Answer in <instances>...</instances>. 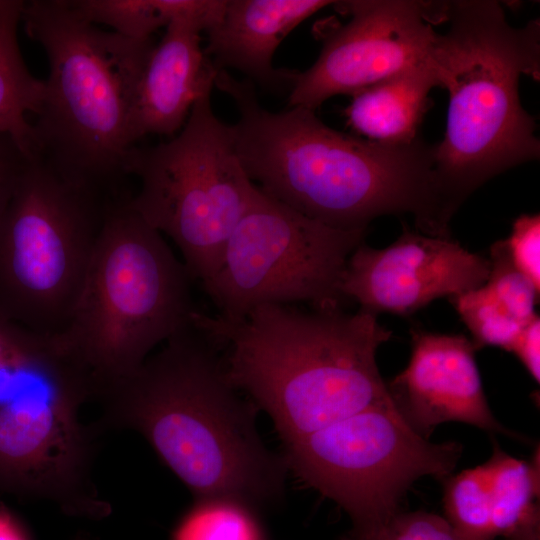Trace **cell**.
I'll return each mask as SVG.
<instances>
[{
    "mask_svg": "<svg viewBox=\"0 0 540 540\" xmlns=\"http://www.w3.org/2000/svg\"><path fill=\"white\" fill-rule=\"evenodd\" d=\"M445 519L458 540H495L485 463L442 480Z\"/></svg>",
    "mask_w": 540,
    "mask_h": 540,
    "instance_id": "obj_22",
    "label": "cell"
},
{
    "mask_svg": "<svg viewBox=\"0 0 540 540\" xmlns=\"http://www.w3.org/2000/svg\"><path fill=\"white\" fill-rule=\"evenodd\" d=\"M411 336L408 365L386 385L396 411L416 434L429 439L440 424L461 422L519 438L489 407L472 340L419 329Z\"/></svg>",
    "mask_w": 540,
    "mask_h": 540,
    "instance_id": "obj_13",
    "label": "cell"
},
{
    "mask_svg": "<svg viewBox=\"0 0 540 540\" xmlns=\"http://www.w3.org/2000/svg\"><path fill=\"white\" fill-rule=\"evenodd\" d=\"M0 540H30L20 522L0 505Z\"/></svg>",
    "mask_w": 540,
    "mask_h": 540,
    "instance_id": "obj_29",
    "label": "cell"
},
{
    "mask_svg": "<svg viewBox=\"0 0 540 540\" xmlns=\"http://www.w3.org/2000/svg\"><path fill=\"white\" fill-rule=\"evenodd\" d=\"M77 540H85V539H77Z\"/></svg>",
    "mask_w": 540,
    "mask_h": 540,
    "instance_id": "obj_30",
    "label": "cell"
},
{
    "mask_svg": "<svg viewBox=\"0 0 540 540\" xmlns=\"http://www.w3.org/2000/svg\"><path fill=\"white\" fill-rule=\"evenodd\" d=\"M201 32L193 20H174L153 45L134 94V144L147 135H176L195 102L212 91L218 70L201 47Z\"/></svg>",
    "mask_w": 540,
    "mask_h": 540,
    "instance_id": "obj_14",
    "label": "cell"
},
{
    "mask_svg": "<svg viewBox=\"0 0 540 540\" xmlns=\"http://www.w3.org/2000/svg\"><path fill=\"white\" fill-rule=\"evenodd\" d=\"M510 352L515 354L530 376L540 379V318L538 314L521 331Z\"/></svg>",
    "mask_w": 540,
    "mask_h": 540,
    "instance_id": "obj_28",
    "label": "cell"
},
{
    "mask_svg": "<svg viewBox=\"0 0 540 540\" xmlns=\"http://www.w3.org/2000/svg\"><path fill=\"white\" fill-rule=\"evenodd\" d=\"M489 261L484 286L516 320L527 325L537 315L539 290L513 265L504 240L491 246Z\"/></svg>",
    "mask_w": 540,
    "mask_h": 540,
    "instance_id": "obj_24",
    "label": "cell"
},
{
    "mask_svg": "<svg viewBox=\"0 0 540 540\" xmlns=\"http://www.w3.org/2000/svg\"><path fill=\"white\" fill-rule=\"evenodd\" d=\"M73 11L94 25L138 41L150 40L159 28L178 19L204 22L211 10L209 0H69Z\"/></svg>",
    "mask_w": 540,
    "mask_h": 540,
    "instance_id": "obj_20",
    "label": "cell"
},
{
    "mask_svg": "<svg viewBox=\"0 0 540 540\" xmlns=\"http://www.w3.org/2000/svg\"><path fill=\"white\" fill-rule=\"evenodd\" d=\"M437 86L429 58L353 94L344 115L369 140L410 144L419 138V127L431 106L429 91Z\"/></svg>",
    "mask_w": 540,
    "mask_h": 540,
    "instance_id": "obj_16",
    "label": "cell"
},
{
    "mask_svg": "<svg viewBox=\"0 0 540 540\" xmlns=\"http://www.w3.org/2000/svg\"><path fill=\"white\" fill-rule=\"evenodd\" d=\"M32 156L0 219V315L54 337L67 326L113 202Z\"/></svg>",
    "mask_w": 540,
    "mask_h": 540,
    "instance_id": "obj_7",
    "label": "cell"
},
{
    "mask_svg": "<svg viewBox=\"0 0 540 540\" xmlns=\"http://www.w3.org/2000/svg\"><path fill=\"white\" fill-rule=\"evenodd\" d=\"M30 158L11 136L0 134V219Z\"/></svg>",
    "mask_w": 540,
    "mask_h": 540,
    "instance_id": "obj_27",
    "label": "cell"
},
{
    "mask_svg": "<svg viewBox=\"0 0 540 540\" xmlns=\"http://www.w3.org/2000/svg\"><path fill=\"white\" fill-rule=\"evenodd\" d=\"M449 29L437 34L430 63L448 91L446 131L434 145L435 170L457 210L483 183L538 159L536 122L521 105L522 75L539 78L540 22L514 28L498 1H447Z\"/></svg>",
    "mask_w": 540,
    "mask_h": 540,
    "instance_id": "obj_4",
    "label": "cell"
},
{
    "mask_svg": "<svg viewBox=\"0 0 540 540\" xmlns=\"http://www.w3.org/2000/svg\"><path fill=\"white\" fill-rule=\"evenodd\" d=\"M284 446L287 468L342 507L353 526L400 510L416 480H444L463 452L456 441L433 443L416 434L393 404L367 409Z\"/></svg>",
    "mask_w": 540,
    "mask_h": 540,
    "instance_id": "obj_10",
    "label": "cell"
},
{
    "mask_svg": "<svg viewBox=\"0 0 540 540\" xmlns=\"http://www.w3.org/2000/svg\"><path fill=\"white\" fill-rule=\"evenodd\" d=\"M112 204L66 328L54 338L89 377L95 399L191 322L190 277L130 205Z\"/></svg>",
    "mask_w": 540,
    "mask_h": 540,
    "instance_id": "obj_6",
    "label": "cell"
},
{
    "mask_svg": "<svg viewBox=\"0 0 540 540\" xmlns=\"http://www.w3.org/2000/svg\"><path fill=\"white\" fill-rule=\"evenodd\" d=\"M172 540H267L257 510L227 498H200L182 516Z\"/></svg>",
    "mask_w": 540,
    "mask_h": 540,
    "instance_id": "obj_21",
    "label": "cell"
},
{
    "mask_svg": "<svg viewBox=\"0 0 540 540\" xmlns=\"http://www.w3.org/2000/svg\"><path fill=\"white\" fill-rule=\"evenodd\" d=\"M366 230L328 226L255 185L216 271L201 284L218 316L227 319L263 304L341 307L342 275Z\"/></svg>",
    "mask_w": 540,
    "mask_h": 540,
    "instance_id": "obj_9",
    "label": "cell"
},
{
    "mask_svg": "<svg viewBox=\"0 0 540 540\" xmlns=\"http://www.w3.org/2000/svg\"><path fill=\"white\" fill-rule=\"evenodd\" d=\"M22 21L49 64L31 123L32 156L74 183L109 195L124 193L125 159L135 145L134 94L152 39L100 29L67 0L25 1Z\"/></svg>",
    "mask_w": 540,
    "mask_h": 540,
    "instance_id": "obj_5",
    "label": "cell"
},
{
    "mask_svg": "<svg viewBox=\"0 0 540 540\" xmlns=\"http://www.w3.org/2000/svg\"><path fill=\"white\" fill-rule=\"evenodd\" d=\"M450 301L470 331L477 350L485 346H496L510 352L526 327L494 298L484 284L450 297Z\"/></svg>",
    "mask_w": 540,
    "mask_h": 540,
    "instance_id": "obj_23",
    "label": "cell"
},
{
    "mask_svg": "<svg viewBox=\"0 0 540 540\" xmlns=\"http://www.w3.org/2000/svg\"><path fill=\"white\" fill-rule=\"evenodd\" d=\"M513 265L539 290L540 288V216H519L504 240Z\"/></svg>",
    "mask_w": 540,
    "mask_h": 540,
    "instance_id": "obj_26",
    "label": "cell"
},
{
    "mask_svg": "<svg viewBox=\"0 0 540 540\" xmlns=\"http://www.w3.org/2000/svg\"><path fill=\"white\" fill-rule=\"evenodd\" d=\"M218 345L190 324L98 398L99 430L140 433L196 499L227 498L257 511L284 494V457L258 435L257 407L230 383Z\"/></svg>",
    "mask_w": 540,
    "mask_h": 540,
    "instance_id": "obj_2",
    "label": "cell"
},
{
    "mask_svg": "<svg viewBox=\"0 0 540 540\" xmlns=\"http://www.w3.org/2000/svg\"><path fill=\"white\" fill-rule=\"evenodd\" d=\"M334 2L226 0L222 17L206 32L204 51L217 70L232 68L264 86L290 88L295 71L273 67L276 49L300 23Z\"/></svg>",
    "mask_w": 540,
    "mask_h": 540,
    "instance_id": "obj_15",
    "label": "cell"
},
{
    "mask_svg": "<svg viewBox=\"0 0 540 540\" xmlns=\"http://www.w3.org/2000/svg\"><path fill=\"white\" fill-rule=\"evenodd\" d=\"M342 540H458L444 517L398 510L383 520L353 526Z\"/></svg>",
    "mask_w": 540,
    "mask_h": 540,
    "instance_id": "obj_25",
    "label": "cell"
},
{
    "mask_svg": "<svg viewBox=\"0 0 540 540\" xmlns=\"http://www.w3.org/2000/svg\"><path fill=\"white\" fill-rule=\"evenodd\" d=\"M191 320L227 349L230 383L271 417L284 445L393 404L376 361L392 332L372 313L263 304L237 319L196 309Z\"/></svg>",
    "mask_w": 540,
    "mask_h": 540,
    "instance_id": "obj_3",
    "label": "cell"
},
{
    "mask_svg": "<svg viewBox=\"0 0 540 540\" xmlns=\"http://www.w3.org/2000/svg\"><path fill=\"white\" fill-rule=\"evenodd\" d=\"M333 6L350 20L322 33L314 64L295 71L289 107L316 110L329 98L358 91L429 60L445 22L446 1L356 0Z\"/></svg>",
    "mask_w": 540,
    "mask_h": 540,
    "instance_id": "obj_11",
    "label": "cell"
},
{
    "mask_svg": "<svg viewBox=\"0 0 540 540\" xmlns=\"http://www.w3.org/2000/svg\"><path fill=\"white\" fill-rule=\"evenodd\" d=\"M75 367L55 338L0 315V402L59 379Z\"/></svg>",
    "mask_w": 540,
    "mask_h": 540,
    "instance_id": "obj_19",
    "label": "cell"
},
{
    "mask_svg": "<svg viewBox=\"0 0 540 540\" xmlns=\"http://www.w3.org/2000/svg\"><path fill=\"white\" fill-rule=\"evenodd\" d=\"M490 261L450 236L404 229L383 249L360 244L347 260L340 293L374 315H409L437 298L482 286Z\"/></svg>",
    "mask_w": 540,
    "mask_h": 540,
    "instance_id": "obj_12",
    "label": "cell"
},
{
    "mask_svg": "<svg viewBox=\"0 0 540 540\" xmlns=\"http://www.w3.org/2000/svg\"><path fill=\"white\" fill-rule=\"evenodd\" d=\"M488 470L495 540H540L539 454L512 457L493 441Z\"/></svg>",
    "mask_w": 540,
    "mask_h": 540,
    "instance_id": "obj_17",
    "label": "cell"
},
{
    "mask_svg": "<svg viewBox=\"0 0 540 540\" xmlns=\"http://www.w3.org/2000/svg\"><path fill=\"white\" fill-rule=\"evenodd\" d=\"M215 86L236 104V153L267 195L334 228L367 229L381 215L408 213L421 233L449 236L455 211L436 174L434 145L347 135L304 107L271 112L258 102L252 81L226 70L218 71Z\"/></svg>",
    "mask_w": 540,
    "mask_h": 540,
    "instance_id": "obj_1",
    "label": "cell"
},
{
    "mask_svg": "<svg viewBox=\"0 0 540 540\" xmlns=\"http://www.w3.org/2000/svg\"><path fill=\"white\" fill-rule=\"evenodd\" d=\"M25 1L0 0V134L11 136L30 157L33 132L28 115H36L44 81L34 77L22 57L17 28Z\"/></svg>",
    "mask_w": 540,
    "mask_h": 540,
    "instance_id": "obj_18",
    "label": "cell"
},
{
    "mask_svg": "<svg viewBox=\"0 0 540 540\" xmlns=\"http://www.w3.org/2000/svg\"><path fill=\"white\" fill-rule=\"evenodd\" d=\"M210 95L195 102L170 140L134 145L124 164L126 175L140 181L131 207L173 240L190 277L201 283L216 271L255 189L236 153L231 125L214 114Z\"/></svg>",
    "mask_w": 540,
    "mask_h": 540,
    "instance_id": "obj_8",
    "label": "cell"
}]
</instances>
